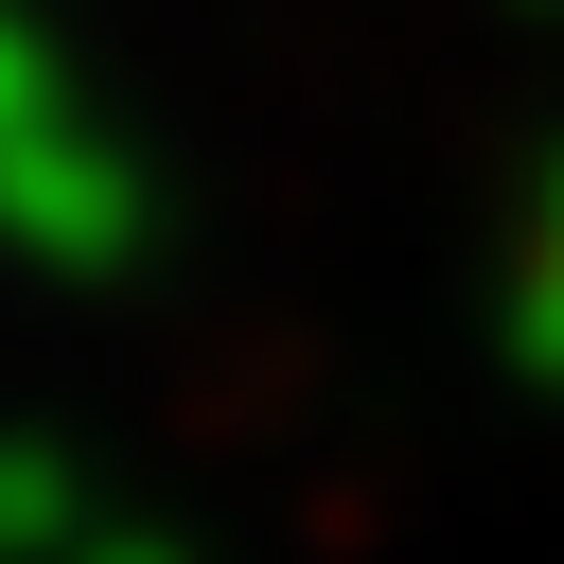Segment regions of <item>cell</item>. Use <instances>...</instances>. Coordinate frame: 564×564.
<instances>
[{"label":"cell","mask_w":564,"mask_h":564,"mask_svg":"<svg viewBox=\"0 0 564 564\" xmlns=\"http://www.w3.org/2000/svg\"><path fill=\"white\" fill-rule=\"evenodd\" d=\"M106 511H88V476L53 458V441H0V564H70Z\"/></svg>","instance_id":"2"},{"label":"cell","mask_w":564,"mask_h":564,"mask_svg":"<svg viewBox=\"0 0 564 564\" xmlns=\"http://www.w3.org/2000/svg\"><path fill=\"white\" fill-rule=\"evenodd\" d=\"M35 123H70V106H53V53H35V35H18V18H0V159H18V141H35Z\"/></svg>","instance_id":"4"},{"label":"cell","mask_w":564,"mask_h":564,"mask_svg":"<svg viewBox=\"0 0 564 564\" xmlns=\"http://www.w3.org/2000/svg\"><path fill=\"white\" fill-rule=\"evenodd\" d=\"M0 247H35V264H123V247H141V176H123L106 141L35 123V141L0 159Z\"/></svg>","instance_id":"1"},{"label":"cell","mask_w":564,"mask_h":564,"mask_svg":"<svg viewBox=\"0 0 564 564\" xmlns=\"http://www.w3.org/2000/svg\"><path fill=\"white\" fill-rule=\"evenodd\" d=\"M511 352L564 370V176H546V229H529V282H511Z\"/></svg>","instance_id":"3"},{"label":"cell","mask_w":564,"mask_h":564,"mask_svg":"<svg viewBox=\"0 0 564 564\" xmlns=\"http://www.w3.org/2000/svg\"><path fill=\"white\" fill-rule=\"evenodd\" d=\"M70 564H194V546H159V529H88Z\"/></svg>","instance_id":"5"}]
</instances>
